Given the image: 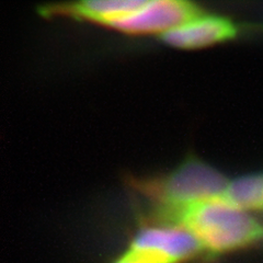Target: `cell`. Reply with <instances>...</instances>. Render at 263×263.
Listing matches in <instances>:
<instances>
[{
  "label": "cell",
  "instance_id": "6da1fadb",
  "mask_svg": "<svg viewBox=\"0 0 263 263\" xmlns=\"http://www.w3.org/2000/svg\"><path fill=\"white\" fill-rule=\"evenodd\" d=\"M170 225L185 228L200 241L203 251L219 254L263 240V224L223 197L161 212Z\"/></svg>",
  "mask_w": 263,
  "mask_h": 263
},
{
  "label": "cell",
  "instance_id": "7a4b0ae2",
  "mask_svg": "<svg viewBox=\"0 0 263 263\" xmlns=\"http://www.w3.org/2000/svg\"><path fill=\"white\" fill-rule=\"evenodd\" d=\"M229 181L219 171L189 157L168 176L144 184L145 192L160 203V213L223 197Z\"/></svg>",
  "mask_w": 263,
  "mask_h": 263
},
{
  "label": "cell",
  "instance_id": "3957f363",
  "mask_svg": "<svg viewBox=\"0 0 263 263\" xmlns=\"http://www.w3.org/2000/svg\"><path fill=\"white\" fill-rule=\"evenodd\" d=\"M203 12L183 0H149L135 12L105 24L128 34H163Z\"/></svg>",
  "mask_w": 263,
  "mask_h": 263
},
{
  "label": "cell",
  "instance_id": "277c9868",
  "mask_svg": "<svg viewBox=\"0 0 263 263\" xmlns=\"http://www.w3.org/2000/svg\"><path fill=\"white\" fill-rule=\"evenodd\" d=\"M130 248L151 252L166 263H180L204 252L200 241L180 226H149L142 228Z\"/></svg>",
  "mask_w": 263,
  "mask_h": 263
},
{
  "label": "cell",
  "instance_id": "5b68a950",
  "mask_svg": "<svg viewBox=\"0 0 263 263\" xmlns=\"http://www.w3.org/2000/svg\"><path fill=\"white\" fill-rule=\"evenodd\" d=\"M237 27L229 19L213 14H200L160 35L164 43L178 48H201L225 42L237 34Z\"/></svg>",
  "mask_w": 263,
  "mask_h": 263
},
{
  "label": "cell",
  "instance_id": "8992f818",
  "mask_svg": "<svg viewBox=\"0 0 263 263\" xmlns=\"http://www.w3.org/2000/svg\"><path fill=\"white\" fill-rule=\"evenodd\" d=\"M147 0H86V2L45 6V15H67L93 21L105 26L109 22L135 12Z\"/></svg>",
  "mask_w": 263,
  "mask_h": 263
},
{
  "label": "cell",
  "instance_id": "52a82bcc",
  "mask_svg": "<svg viewBox=\"0 0 263 263\" xmlns=\"http://www.w3.org/2000/svg\"><path fill=\"white\" fill-rule=\"evenodd\" d=\"M223 199L243 211L263 210V174L229 181Z\"/></svg>",
  "mask_w": 263,
  "mask_h": 263
},
{
  "label": "cell",
  "instance_id": "ba28073f",
  "mask_svg": "<svg viewBox=\"0 0 263 263\" xmlns=\"http://www.w3.org/2000/svg\"><path fill=\"white\" fill-rule=\"evenodd\" d=\"M114 263H166L155 254L129 248V250Z\"/></svg>",
  "mask_w": 263,
  "mask_h": 263
}]
</instances>
